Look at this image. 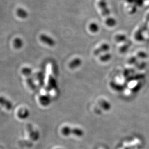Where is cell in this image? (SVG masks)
<instances>
[{"instance_id":"1","label":"cell","mask_w":149,"mask_h":149,"mask_svg":"<svg viewBox=\"0 0 149 149\" xmlns=\"http://www.w3.org/2000/svg\"><path fill=\"white\" fill-rule=\"evenodd\" d=\"M61 133L64 136L74 135L78 137H81L84 135L83 130L79 128H72L69 126H65L61 130Z\"/></svg>"},{"instance_id":"2","label":"cell","mask_w":149,"mask_h":149,"mask_svg":"<svg viewBox=\"0 0 149 149\" xmlns=\"http://www.w3.org/2000/svg\"><path fill=\"white\" fill-rule=\"evenodd\" d=\"M39 38L42 42L50 47H53L56 44V42L53 38L45 34H42Z\"/></svg>"},{"instance_id":"3","label":"cell","mask_w":149,"mask_h":149,"mask_svg":"<svg viewBox=\"0 0 149 149\" xmlns=\"http://www.w3.org/2000/svg\"><path fill=\"white\" fill-rule=\"evenodd\" d=\"M28 132L30 136V137L33 141H37L39 138V132L38 130H34L33 126L31 125H28Z\"/></svg>"},{"instance_id":"4","label":"cell","mask_w":149,"mask_h":149,"mask_svg":"<svg viewBox=\"0 0 149 149\" xmlns=\"http://www.w3.org/2000/svg\"><path fill=\"white\" fill-rule=\"evenodd\" d=\"M0 106L3 107L7 110H11L13 108V103L9 100L3 97H0Z\"/></svg>"},{"instance_id":"5","label":"cell","mask_w":149,"mask_h":149,"mask_svg":"<svg viewBox=\"0 0 149 149\" xmlns=\"http://www.w3.org/2000/svg\"><path fill=\"white\" fill-rule=\"evenodd\" d=\"M110 45L106 43H104L101 45L100 47H99L97 49H96L94 51V54L95 56H98L101 53H105V52L108 51L110 49Z\"/></svg>"},{"instance_id":"6","label":"cell","mask_w":149,"mask_h":149,"mask_svg":"<svg viewBox=\"0 0 149 149\" xmlns=\"http://www.w3.org/2000/svg\"><path fill=\"white\" fill-rule=\"evenodd\" d=\"M82 63V61L79 58H76L73 59L69 64V67L70 69H74L80 66Z\"/></svg>"},{"instance_id":"7","label":"cell","mask_w":149,"mask_h":149,"mask_svg":"<svg viewBox=\"0 0 149 149\" xmlns=\"http://www.w3.org/2000/svg\"><path fill=\"white\" fill-rule=\"evenodd\" d=\"M30 112L27 109L22 108L19 110L17 113V116L20 119H25L29 116Z\"/></svg>"},{"instance_id":"8","label":"cell","mask_w":149,"mask_h":149,"mask_svg":"<svg viewBox=\"0 0 149 149\" xmlns=\"http://www.w3.org/2000/svg\"><path fill=\"white\" fill-rule=\"evenodd\" d=\"M16 13H17V16L20 18L24 19L28 17V13L27 12V11L21 8L17 9Z\"/></svg>"},{"instance_id":"9","label":"cell","mask_w":149,"mask_h":149,"mask_svg":"<svg viewBox=\"0 0 149 149\" xmlns=\"http://www.w3.org/2000/svg\"><path fill=\"white\" fill-rule=\"evenodd\" d=\"M13 44L14 48L18 49L22 47L23 45V41L21 38H16L14 40Z\"/></svg>"},{"instance_id":"10","label":"cell","mask_w":149,"mask_h":149,"mask_svg":"<svg viewBox=\"0 0 149 149\" xmlns=\"http://www.w3.org/2000/svg\"><path fill=\"white\" fill-rule=\"evenodd\" d=\"M89 29L92 33H97L100 30V27L98 24L95 22L91 23L89 26Z\"/></svg>"},{"instance_id":"11","label":"cell","mask_w":149,"mask_h":149,"mask_svg":"<svg viewBox=\"0 0 149 149\" xmlns=\"http://www.w3.org/2000/svg\"><path fill=\"white\" fill-rule=\"evenodd\" d=\"M111 58V54L106 53L100 56V59L101 62H106L110 61Z\"/></svg>"},{"instance_id":"12","label":"cell","mask_w":149,"mask_h":149,"mask_svg":"<svg viewBox=\"0 0 149 149\" xmlns=\"http://www.w3.org/2000/svg\"><path fill=\"white\" fill-rule=\"evenodd\" d=\"M105 22L106 24L109 27H114V26H116V20L113 17L107 18Z\"/></svg>"},{"instance_id":"13","label":"cell","mask_w":149,"mask_h":149,"mask_svg":"<svg viewBox=\"0 0 149 149\" xmlns=\"http://www.w3.org/2000/svg\"><path fill=\"white\" fill-rule=\"evenodd\" d=\"M114 39H115V40L117 42H124L125 41H126L127 37H126L125 35L120 34H117V35H116Z\"/></svg>"},{"instance_id":"14","label":"cell","mask_w":149,"mask_h":149,"mask_svg":"<svg viewBox=\"0 0 149 149\" xmlns=\"http://www.w3.org/2000/svg\"><path fill=\"white\" fill-rule=\"evenodd\" d=\"M32 70L30 68L24 67L21 70V73L25 76H29L32 74Z\"/></svg>"},{"instance_id":"15","label":"cell","mask_w":149,"mask_h":149,"mask_svg":"<svg viewBox=\"0 0 149 149\" xmlns=\"http://www.w3.org/2000/svg\"><path fill=\"white\" fill-rule=\"evenodd\" d=\"M48 86L51 88H55L56 86V82L53 77L50 76L48 80Z\"/></svg>"},{"instance_id":"16","label":"cell","mask_w":149,"mask_h":149,"mask_svg":"<svg viewBox=\"0 0 149 149\" xmlns=\"http://www.w3.org/2000/svg\"><path fill=\"white\" fill-rule=\"evenodd\" d=\"M138 56L141 58H145L147 56V54L143 52H140L138 54Z\"/></svg>"},{"instance_id":"17","label":"cell","mask_w":149,"mask_h":149,"mask_svg":"<svg viewBox=\"0 0 149 149\" xmlns=\"http://www.w3.org/2000/svg\"><path fill=\"white\" fill-rule=\"evenodd\" d=\"M128 47L129 46L127 45H124L123 46V47H121V48H120V51H121V52H125L128 49Z\"/></svg>"},{"instance_id":"18","label":"cell","mask_w":149,"mask_h":149,"mask_svg":"<svg viewBox=\"0 0 149 149\" xmlns=\"http://www.w3.org/2000/svg\"><path fill=\"white\" fill-rule=\"evenodd\" d=\"M134 61H136V58H134L133 57V58H131L130 59L129 61H130V63L133 64V62H134Z\"/></svg>"}]
</instances>
